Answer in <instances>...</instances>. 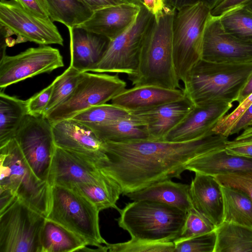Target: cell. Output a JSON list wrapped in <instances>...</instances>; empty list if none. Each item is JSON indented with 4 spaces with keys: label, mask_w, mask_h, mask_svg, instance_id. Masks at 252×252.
Wrapping results in <instances>:
<instances>
[{
    "label": "cell",
    "mask_w": 252,
    "mask_h": 252,
    "mask_svg": "<svg viewBox=\"0 0 252 252\" xmlns=\"http://www.w3.org/2000/svg\"><path fill=\"white\" fill-rule=\"evenodd\" d=\"M103 174L93 160L56 146L48 182L51 186L71 189L76 184L95 182Z\"/></svg>",
    "instance_id": "cell-15"
},
{
    "label": "cell",
    "mask_w": 252,
    "mask_h": 252,
    "mask_svg": "<svg viewBox=\"0 0 252 252\" xmlns=\"http://www.w3.org/2000/svg\"><path fill=\"white\" fill-rule=\"evenodd\" d=\"M68 29L69 66L81 72L92 71L102 57L109 40L78 26Z\"/></svg>",
    "instance_id": "cell-21"
},
{
    "label": "cell",
    "mask_w": 252,
    "mask_h": 252,
    "mask_svg": "<svg viewBox=\"0 0 252 252\" xmlns=\"http://www.w3.org/2000/svg\"><path fill=\"white\" fill-rule=\"evenodd\" d=\"M216 241L215 230L188 239L174 242V252H214Z\"/></svg>",
    "instance_id": "cell-37"
},
{
    "label": "cell",
    "mask_w": 252,
    "mask_h": 252,
    "mask_svg": "<svg viewBox=\"0 0 252 252\" xmlns=\"http://www.w3.org/2000/svg\"><path fill=\"white\" fill-rule=\"evenodd\" d=\"M26 9L43 18L49 19L47 8L44 0H16Z\"/></svg>",
    "instance_id": "cell-42"
},
{
    "label": "cell",
    "mask_w": 252,
    "mask_h": 252,
    "mask_svg": "<svg viewBox=\"0 0 252 252\" xmlns=\"http://www.w3.org/2000/svg\"><path fill=\"white\" fill-rule=\"evenodd\" d=\"M70 189L85 197L99 212L110 208L118 211L120 210L116 203L122 194L121 189L113 179L105 173L95 182L76 184Z\"/></svg>",
    "instance_id": "cell-26"
},
{
    "label": "cell",
    "mask_w": 252,
    "mask_h": 252,
    "mask_svg": "<svg viewBox=\"0 0 252 252\" xmlns=\"http://www.w3.org/2000/svg\"><path fill=\"white\" fill-rule=\"evenodd\" d=\"M227 140V137L214 134L182 142H104L103 156L95 163L119 185L125 195L158 182L181 178L191 161L224 148Z\"/></svg>",
    "instance_id": "cell-1"
},
{
    "label": "cell",
    "mask_w": 252,
    "mask_h": 252,
    "mask_svg": "<svg viewBox=\"0 0 252 252\" xmlns=\"http://www.w3.org/2000/svg\"><path fill=\"white\" fill-rule=\"evenodd\" d=\"M211 9L202 1L175 10L173 23V56L179 81L185 83L202 59L203 38Z\"/></svg>",
    "instance_id": "cell-6"
},
{
    "label": "cell",
    "mask_w": 252,
    "mask_h": 252,
    "mask_svg": "<svg viewBox=\"0 0 252 252\" xmlns=\"http://www.w3.org/2000/svg\"><path fill=\"white\" fill-rule=\"evenodd\" d=\"M27 100L0 92V147L14 138L16 133L28 114Z\"/></svg>",
    "instance_id": "cell-27"
},
{
    "label": "cell",
    "mask_w": 252,
    "mask_h": 252,
    "mask_svg": "<svg viewBox=\"0 0 252 252\" xmlns=\"http://www.w3.org/2000/svg\"><path fill=\"white\" fill-rule=\"evenodd\" d=\"M248 0H223L211 10V14L214 16H220L227 11L240 6Z\"/></svg>",
    "instance_id": "cell-45"
},
{
    "label": "cell",
    "mask_w": 252,
    "mask_h": 252,
    "mask_svg": "<svg viewBox=\"0 0 252 252\" xmlns=\"http://www.w3.org/2000/svg\"><path fill=\"white\" fill-rule=\"evenodd\" d=\"M125 0L128 2L135 3L134 0Z\"/></svg>",
    "instance_id": "cell-52"
},
{
    "label": "cell",
    "mask_w": 252,
    "mask_h": 252,
    "mask_svg": "<svg viewBox=\"0 0 252 252\" xmlns=\"http://www.w3.org/2000/svg\"><path fill=\"white\" fill-rule=\"evenodd\" d=\"M223 197V221L252 227V200L237 189L220 185Z\"/></svg>",
    "instance_id": "cell-30"
},
{
    "label": "cell",
    "mask_w": 252,
    "mask_h": 252,
    "mask_svg": "<svg viewBox=\"0 0 252 252\" xmlns=\"http://www.w3.org/2000/svg\"><path fill=\"white\" fill-rule=\"evenodd\" d=\"M50 19L68 29L78 26L92 15L94 12L78 0H44Z\"/></svg>",
    "instance_id": "cell-31"
},
{
    "label": "cell",
    "mask_w": 252,
    "mask_h": 252,
    "mask_svg": "<svg viewBox=\"0 0 252 252\" xmlns=\"http://www.w3.org/2000/svg\"><path fill=\"white\" fill-rule=\"evenodd\" d=\"M52 125L56 146L84 156L94 161L103 156L104 142L87 125L72 119Z\"/></svg>",
    "instance_id": "cell-17"
},
{
    "label": "cell",
    "mask_w": 252,
    "mask_h": 252,
    "mask_svg": "<svg viewBox=\"0 0 252 252\" xmlns=\"http://www.w3.org/2000/svg\"><path fill=\"white\" fill-rule=\"evenodd\" d=\"M224 149L230 155L252 158V126L232 140H227Z\"/></svg>",
    "instance_id": "cell-39"
},
{
    "label": "cell",
    "mask_w": 252,
    "mask_h": 252,
    "mask_svg": "<svg viewBox=\"0 0 252 252\" xmlns=\"http://www.w3.org/2000/svg\"><path fill=\"white\" fill-rule=\"evenodd\" d=\"M143 5L134 22L123 33L109 40L99 62L92 72L124 74L128 78L135 73L145 34L154 18Z\"/></svg>",
    "instance_id": "cell-10"
},
{
    "label": "cell",
    "mask_w": 252,
    "mask_h": 252,
    "mask_svg": "<svg viewBox=\"0 0 252 252\" xmlns=\"http://www.w3.org/2000/svg\"><path fill=\"white\" fill-rule=\"evenodd\" d=\"M98 209L85 197L64 187L51 186L50 211L46 218L77 234L88 246L100 248L108 243L100 234Z\"/></svg>",
    "instance_id": "cell-7"
},
{
    "label": "cell",
    "mask_w": 252,
    "mask_h": 252,
    "mask_svg": "<svg viewBox=\"0 0 252 252\" xmlns=\"http://www.w3.org/2000/svg\"><path fill=\"white\" fill-rule=\"evenodd\" d=\"M223 29L242 40L252 42V11L243 5L232 8L219 16Z\"/></svg>",
    "instance_id": "cell-32"
},
{
    "label": "cell",
    "mask_w": 252,
    "mask_h": 252,
    "mask_svg": "<svg viewBox=\"0 0 252 252\" xmlns=\"http://www.w3.org/2000/svg\"><path fill=\"white\" fill-rule=\"evenodd\" d=\"M252 104L251 93L231 113L225 115L213 129L215 134H220L228 137L230 133L242 114Z\"/></svg>",
    "instance_id": "cell-40"
},
{
    "label": "cell",
    "mask_w": 252,
    "mask_h": 252,
    "mask_svg": "<svg viewBox=\"0 0 252 252\" xmlns=\"http://www.w3.org/2000/svg\"><path fill=\"white\" fill-rule=\"evenodd\" d=\"M232 106V103L222 101L194 105L164 140L187 141L214 134L213 129Z\"/></svg>",
    "instance_id": "cell-16"
},
{
    "label": "cell",
    "mask_w": 252,
    "mask_h": 252,
    "mask_svg": "<svg viewBox=\"0 0 252 252\" xmlns=\"http://www.w3.org/2000/svg\"><path fill=\"white\" fill-rule=\"evenodd\" d=\"M186 170L214 177L252 170V158L228 154L222 148L195 158Z\"/></svg>",
    "instance_id": "cell-24"
},
{
    "label": "cell",
    "mask_w": 252,
    "mask_h": 252,
    "mask_svg": "<svg viewBox=\"0 0 252 252\" xmlns=\"http://www.w3.org/2000/svg\"><path fill=\"white\" fill-rule=\"evenodd\" d=\"M46 218L18 198L0 212V252H41Z\"/></svg>",
    "instance_id": "cell-9"
},
{
    "label": "cell",
    "mask_w": 252,
    "mask_h": 252,
    "mask_svg": "<svg viewBox=\"0 0 252 252\" xmlns=\"http://www.w3.org/2000/svg\"><path fill=\"white\" fill-rule=\"evenodd\" d=\"M252 93V74L240 92L236 102H242Z\"/></svg>",
    "instance_id": "cell-48"
},
{
    "label": "cell",
    "mask_w": 252,
    "mask_h": 252,
    "mask_svg": "<svg viewBox=\"0 0 252 252\" xmlns=\"http://www.w3.org/2000/svg\"><path fill=\"white\" fill-rule=\"evenodd\" d=\"M41 252H80L88 246L82 237L46 218L40 235Z\"/></svg>",
    "instance_id": "cell-25"
},
{
    "label": "cell",
    "mask_w": 252,
    "mask_h": 252,
    "mask_svg": "<svg viewBox=\"0 0 252 252\" xmlns=\"http://www.w3.org/2000/svg\"><path fill=\"white\" fill-rule=\"evenodd\" d=\"M14 0L16 1V0Z\"/></svg>",
    "instance_id": "cell-53"
},
{
    "label": "cell",
    "mask_w": 252,
    "mask_h": 252,
    "mask_svg": "<svg viewBox=\"0 0 252 252\" xmlns=\"http://www.w3.org/2000/svg\"><path fill=\"white\" fill-rule=\"evenodd\" d=\"M0 188L11 190L27 205L47 217L51 206V186L35 175L15 138L0 147Z\"/></svg>",
    "instance_id": "cell-5"
},
{
    "label": "cell",
    "mask_w": 252,
    "mask_h": 252,
    "mask_svg": "<svg viewBox=\"0 0 252 252\" xmlns=\"http://www.w3.org/2000/svg\"><path fill=\"white\" fill-rule=\"evenodd\" d=\"M208 219L192 208L187 212L185 223L179 237L173 242L188 239L216 229Z\"/></svg>",
    "instance_id": "cell-36"
},
{
    "label": "cell",
    "mask_w": 252,
    "mask_h": 252,
    "mask_svg": "<svg viewBox=\"0 0 252 252\" xmlns=\"http://www.w3.org/2000/svg\"><path fill=\"white\" fill-rule=\"evenodd\" d=\"M200 0H165V6L175 10L195 3Z\"/></svg>",
    "instance_id": "cell-47"
},
{
    "label": "cell",
    "mask_w": 252,
    "mask_h": 252,
    "mask_svg": "<svg viewBox=\"0 0 252 252\" xmlns=\"http://www.w3.org/2000/svg\"><path fill=\"white\" fill-rule=\"evenodd\" d=\"M131 115V113L121 107L112 103H105L92 106L71 119L92 126L109 123Z\"/></svg>",
    "instance_id": "cell-33"
},
{
    "label": "cell",
    "mask_w": 252,
    "mask_h": 252,
    "mask_svg": "<svg viewBox=\"0 0 252 252\" xmlns=\"http://www.w3.org/2000/svg\"><path fill=\"white\" fill-rule=\"evenodd\" d=\"M134 2L135 3L140 4V5H143V0H134Z\"/></svg>",
    "instance_id": "cell-51"
},
{
    "label": "cell",
    "mask_w": 252,
    "mask_h": 252,
    "mask_svg": "<svg viewBox=\"0 0 252 252\" xmlns=\"http://www.w3.org/2000/svg\"><path fill=\"white\" fill-rule=\"evenodd\" d=\"M223 0H200V1L203 2L206 4L211 9V10L214 7L217 6Z\"/></svg>",
    "instance_id": "cell-49"
},
{
    "label": "cell",
    "mask_w": 252,
    "mask_h": 252,
    "mask_svg": "<svg viewBox=\"0 0 252 252\" xmlns=\"http://www.w3.org/2000/svg\"><path fill=\"white\" fill-rule=\"evenodd\" d=\"M93 12L99 9L128 2L125 0H78Z\"/></svg>",
    "instance_id": "cell-44"
},
{
    "label": "cell",
    "mask_w": 252,
    "mask_h": 252,
    "mask_svg": "<svg viewBox=\"0 0 252 252\" xmlns=\"http://www.w3.org/2000/svg\"><path fill=\"white\" fill-rule=\"evenodd\" d=\"M247 9L252 11V0H248L242 5Z\"/></svg>",
    "instance_id": "cell-50"
},
{
    "label": "cell",
    "mask_w": 252,
    "mask_h": 252,
    "mask_svg": "<svg viewBox=\"0 0 252 252\" xmlns=\"http://www.w3.org/2000/svg\"><path fill=\"white\" fill-rule=\"evenodd\" d=\"M215 232L214 252H252V227L223 221Z\"/></svg>",
    "instance_id": "cell-28"
},
{
    "label": "cell",
    "mask_w": 252,
    "mask_h": 252,
    "mask_svg": "<svg viewBox=\"0 0 252 252\" xmlns=\"http://www.w3.org/2000/svg\"><path fill=\"white\" fill-rule=\"evenodd\" d=\"M82 72L69 66L52 83L53 89L50 101L44 115L51 111L67 99L72 94Z\"/></svg>",
    "instance_id": "cell-34"
},
{
    "label": "cell",
    "mask_w": 252,
    "mask_h": 252,
    "mask_svg": "<svg viewBox=\"0 0 252 252\" xmlns=\"http://www.w3.org/2000/svg\"><path fill=\"white\" fill-rule=\"evenodd\" d=\"M101 250L110 252H174L175 244L172 241L153 242L131 238L125 242L107 243Z\"/></svg>",
    "instance_id": "cell-35"
},
{
    "label": "cell",
    "mask_w": 252,
    "mask_h": 252,
    "mask_svg": "<svg viewBox=\"0 0 252 252\" xmlns=\"http://www.w3.org/2000/svg\"><path fill=\"white\" fill-rule=\"evenodd\" d=\"M202 59L219 63H252V42L226 32L219 17L211 14L204 31Z\"/></svg>",
    "instance_id": "cell-14"
},
{
    "label": "cell",
    "mask_w": 252,
    "mask_h": 252,
    "mask_svg": "<svg viewBox=\"0 0 252 252\" xmlns=\"http://www.w3.org/2000/svg\"><path fill=\"white\" fill-rule=\"evenodd\" d=\"M214 177L220 185L240 190L252 200V170L220 174Z\"/></svg>",
    "instance_id": "cell-38"
},
{
    "label": "cell",
    "mask_w": 252,
    "mask_h": 252,
    "mask_svg": "<svg viewBox=\"0 0 252 252\" xmlns=\"http://www.w3.org/2000/svg\"><path fill=\"white\" fill-rule=\"evenodd\" d=\"M143 5L153 15H156L164 9L165 0H143Z\"/></svg>",
    "instance_id": "cell-46"
},
{
    "label": "cell",
    "mask_w": 252,
    "mask_h": 252,
    "mask_svg": "<svg viewBox=\"0 0 252 252\" xmlns=\"http://www.w3.org/2000/svg\"><path fill=\"white\" fill-rule=\"evenodd\" d=\"M194 105L186 97L153 109L132 114L147 132L149 139L164 140Z\"/></svg>",
    "instance_id": "cell-20"
},
{
    "label": "cell",
    "mask_w": 252,
    "mask_h": 252,
    "mask_svg": "<svg viewBox=\"0 0 252 252\" xmlns=\"http://www.w3.org/2000/svg\"><path fill=\"white\" fill-rule=\"evenodd\" d=\"M64 66L58 49L47 45L30 48L14 56L0 58V88Z\"/></svg>",
    "instance_id": "cell-13"
},
{
    "label": "cell",
    "mask_w": 252,
    "mask_h": 252,
    "mask_svg": "<svg viewBox=\"0 0 252 252\" xmlns=\"http://www.w3.org/2000/svg\"><path fill=\"white\" fill-rule=\"evenodd\" d=\"M118 74L82 72L72 94L63 102L43 115L52 124L72 118L95 105L106 103L126 89Z\"/></svg>",
    "instance_id": "cell-8"
},
{
    "label": "cell",
    "mask_w": 252,
    "mask_h": 252,
    "mask_svg": "<svg viewBox=\"0 0 252 252\" xmlns=\"http://www.w3.org/2000/svg\"><path fill=\"white\" fill-rule=\"evenodd\" d=\"M252 126V104L245 111L231 129L230 136Z\"/></svg>",
    "instance_id": "cell-43"
},
{
    "label": "cell",
    "mask_w": 252,
    "mask_h": 252,
    "mask_svg": "<svg viewBox=\"0 0 252 252\" xmlns=\"http://www.w3.org/2000/svg\"><path fill=\"white\" fill-rule=\"evenodd\" d=\"M252 74V63H219L201 59L189 71L183 89L193 105L232 103Z\"/></svg>",
    "instance_id": "cell-3"
},
{
    "label": "cell",
    "mask_w": 252,
    "mask_h": 252,
    "mask_svg": "<svg viewBox=\"0 0 252 252\" xmlns=\"http://www.w3.org/2000/svg\"><path fill=\"white\" fill-rule=\"evenodd\" d=\"M140 9L141 5L133 2L105 7L94 11L89 19L78 27L111 40L134 22Z\"/></svg>",
    "instance_id": "cell-18"
},
{
    "label": "cell",
    "mask_w": 252,
    "mask_h": 252,
    "mask_svg": "<svg viewBox=\"0 0 252 252\" xmlns=\"http://www.w3.org/2000/svg\"><path fill=\"white\" fill-rule=\"evenodd\" d=\"M189 185L171 180L154 183L125 195L132 201L147 200L157 201L188 212L193 206L189 195Z\"/></svg>",
    "instance_id": "cell-23"
},
{
    "label": "cell",
    "mask_w": 252,
    "mask_h": 252,
    "mask_svg": "<svg viewBox=\"0 0 252 252\" xmlns=\"http://www.w3.org/2000/svg\"><path fill=\"white\" fill-rule=\"evenodd\" d=\"M175 9L165 6L154 18L143 39L135 74L128 78L133 86H156L182 89L173 56V23Z\"/></svg>",
    "instance_id": "cell-2"
},
{
    "label": "cell",
    "mask_w": 252,
    "mask_h": 252,
    "mask_svg": "<svg viewBox=\"0 0 252 252\" xmlns=\"http://www.w3.org/2000/svg\"><path fill=\"white\" fill-rule=\"evenodd\" d=\"M0 28L8 34H16L18 43L33 42L40 45H63L57 27L49 19L39 17L14 0H0Z\"/></svg>",
    "instance_id": "cell-12"
},
{
    "label": "cell",
    "mask_w": 252,
    "mask_h": 252,
    "mask_svg": "<svg viewBox=\"0 0 252 252\" xmlns=\"http://www.w3.org/2000/svg\"><path fill=\"white\" fill-rule=\"evenodd\" d=\"M88 126L103 142H123L149 139L147 132L132 114L128 118Z\"/></svg>",
    "instance_id": "cell-29"
},
{
    "label": "cell",
    "mask_w": 252,
    "mask_h": 252,
    "mask_svg": "<svg viewBox=\"0 0 252 252\" xmlns=\"http://www.w3.org/2000/svg\"><path fill=\"white\" fill-rule=\"evenodd\" d=\"M118 212V225L131 238L153 242L176 240L187 213L165 203L147 200L133 201Z\"/></svg>",
    "instance_id": "cell-4"
},
{
    "label": "cell",
    "mask_w": 252,
    "mask_h": 252,
    "mask_svg": "<svg viewBox=\"0 0 252 252\" xmlns=\"http://www.w3.org/2000/svg\"><path fill=\"white\" fill-rule=\"evenodd\" d=\"M193 208L216 227L223 221V197L220 185L214 177L195 173L189 185Z\"/></svg>",
    "instance_id": "cell-22"
},
{
    "label": "cell",
    "mask_w": 252,
    "mask_h": 252,
    "mask_svg": "<svg viewBox=\"0 0 252 252\" xmlns=\"http://www.w3.org/2000/svg\"><path fill=\"white\" fill-rule=\"evenodd\" d=\"M185 97L183 89H169L156 86H139L126 89L111 101L112 104L134 114Z\"/></svg>",
    "instance_id": "cell-19"
},
{
    "label": "cell",
    "mask_w": 252,
    "mask_h": 252,
    "mask_svg": "<svg viewBox=\"0 0 252 252\" xmlns=\"http://www.w3.org/2000/svg\"><path fill=\"white\" fill-rule=\"evenodd\" d=\"M53 84L51 83L27 100L29 114L35 116L44 115L50 99Z\"/></svg>",
    "instance_id": "cell-41"
},
{
    "label": "cell",
    "mask_w": 252,
    "mask_h": 252,
    "mask_svg": "<svg viewBox=\"0 0 252 252\" xmlns=\"http://www.w3.org/2000/svg\"><path fill=\"white\" fill-rule=\"evenodd\" d=\"M14 138L35 175L48 182L56 147L52 124L43 115L35 116L28 114Z\"/></svg>",
    "instance_id": "cell-11"
}]
</instances>
